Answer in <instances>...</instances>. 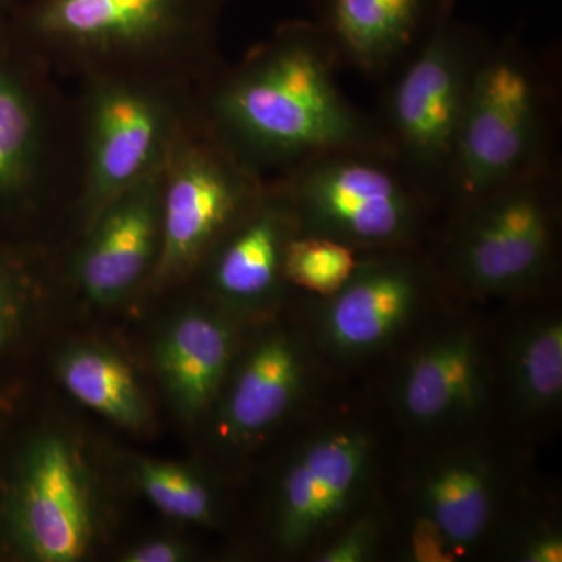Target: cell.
Returning a JSON list of instances; mask_svg holds the SVG:
<instances>
[{
    "mask_svg": "<svg viewBox=\"0 0 562 562\" xmlns=\"http://www.w3.org/2000/svg\"><path fill=\"white\" fill-rule=\"evenodd\" d=\"M541 454L494 427L398 441L386 480L392 505L430 520L458 562H497L503 542L557 486Z\"/></svg>",
    "mask_w": 562,
    "mask_h": 562,
    "instance_id": "cell-3",
    "label": "cell"
},
{
    "mask_svg": "<svg viewBox=\"0 0 562 562\" xmlns=\"http://www.w3.org/2000/svg\"><path fill=\"white\" fill-rule=\"evenodd\" d=\"M187 0H47L44 32L88 44H128L151 38L172 24Z\"/></svg>",
    "mask_w": 562,
    "mask_h": 562,
    "instance_id": "cell-19",
    "label": "cell"
},
{
    "mask_svg": "<svg viewBox=\"0 0 562 562\" xmlns=\"http://www.w3.org/2000/svg\"><path fill=\"white\" fill-rule=\"evenodd\" d=\"M361 254L335 239L297 233L284 250V277L299 295L330 297L350 279Z\"/></svg>",
    "mask_w": 562,
    "mask_h": 562,
    "instance_id": "cell-22",
    "label": "cell"
},
{
    "mask_svg": "<svg viewBox=\"0 0 562 562\" xmlns=\"http://www.w3.org/2000/svg\"><path fill=\"white\" fill-rule=\"evenodd\" d=\"M33 135L32 111L13 85L0 80V184L21 168Z\"/></svg>",
    "mask_w": 562,
    "mask_h": 562,
    "instance_id": "cell-25",
    "label": "cell"
},
{
    "mask_svg": "<svg viewBox=\"0 0 562 562\" xmlns=\"http://www.w3.org/2000/svg\"><path fill=\"white\" fill-rule=\"evenodd\" d=\"M13 541L41 562L79 561L90 550L95 516L79 454L46 436L21 461L5 506Z\"/></svg>",
    "mask_w": 562,
    "mask_h": 562,
    "instance_id": "cell-12",
    "label": "cell"
},
{
    "mask_svg": "<svg viewBox=\"0 0 562 562\" xmlns=\"http://www.w3.org/2000/svg\"><path fill=\"white\" fill-rule=\"evenodd\" d=\"M425 250L460 301L501 306L560 290L561 158L443 210Z\"/></svg>",
    "mask_w": 562,
    "mask_h": 562,
    "instance_id": "cell-4",
    "label": "cell"
},
{
    "mask_svg": "<svg viewBox=\"0 0 562 562\" xmlns=\"http://www.w3.org/2000/svg\"><path fill=\"white\" fill-rule=\"evenodd\" d=\"M495 308V428L541 454L562 428V288Z\"/></svg>",
    "mask_w": 562,
    "mask_h": 562,
    "instance_id": "cell-11",
    "label": "cell"
},
{
    "mask_svg": "<svg viewBox=\"0 0 562 562\" xmlns=\"http://www.w3.org/2000/svg\"><path fill=\"white\" fill-rule=\"evenodd\" d=\"M341 60L314 21L283 25L214 99V117L241 160L290 169L325 151L386 147L375 116L339 85Z\"/></svg>",
    "mask_w": 562,
    "mask_h": 562,
    "instance_id": "cell-1",
    "label": "cell"
},
{
    "mask_svg": "<svg viewBox=\"0 0 562 562\" xmlns=\"http://www.w3.org/2000/svg\"><path fill=\"white\" fill-rule=\"evenodd\" d=\"M113 203L80 262L81 284L98 302L116 301L132 290L150 260L157 231L149 183L138 181Z\"/></svg>",
    "mask_w": 562,
    "mask_h": 562,
    "instance_id": "cell-18",
    "label": "cell"
},
{
    "mask_svg": "<svg viewBox=\"0 0 562 562\" xmlns=\"http://www.w3.org/2000/svg\"><path fill=\"white\" fill-rule=\"evenodd\" d=\"M490 38L454 11L386 80L373 114L397 160L441 202L446 198L473 72Z\"/></svg>",
    "mask_w": 562,
    "mask_h": 562,
    "instance_id": "cell-10",
    "label": "cell"
},
{
    "mask_svg": "<svg viewBox=\"0 0 562 562\" xmlns=\"http://www.w3.org/2000/svg\"><path fill=\"white\" fill-rule=\"evenodd\" d=\"M497 562H562L560 492L530 509L503 542Z\"/></svg>",
    "mask_w": 562,
    "mask_h": 562,
    "instance_id": "cell-24",
    "label": "cell"
},
{
    "mask_svg": "<svg viewBox=\"0 0 562 562\" xmlns=\"http://www.w3.org/2000/svg\"><path fill=\"white\" fill-rule=\"evenodd\" d=\"M66 391L121 427L138 430L147 422L146 397L132 369L116 355L99 347L68 351L58 366Z\"/></svg>",
    "mask_w": 562,
    "mask_h": 562,
    "instance_id": "cell-20",
    "label": "cell"
},
{
    "mask_svg": "<svg viewBox=\"0 0 562 562\" xmlns=\"http://www.w3.org/2000/svg\"><path fill=\"white\" fill-rule=\"evenodd\" d=\"M397 447L379 398L364 382H344L276 447L266 532L288 561L308 562L350 517L386 490Z\"/></svg>",
    "mask_w": 562,
    "mask_h": 562,
    "instance_id": "cell-2",
    "label": "cell"
},
{
    "mask_svg": "<svg viewBox=\"0 0 562 562\" xmlns=\"http://www.w3.org/2000/svg\"><path fill=\"white\" fill-rule=\"evenodd\" d=\"M394 513L386 490L330 536L308 562H391Z\"/></svg>",
    "mask_w": 562,
    "mask_h": 562,
    "instance_id": "cell-23",
    "label": "cell"
},
{
    "mask_svg": "<svg viewBox=\"0 0 562 562\" xmlns=\"http://www.w3.org/2000/svg\"><path fill=\"white\" fill-rule=\"evenodd\" d=\"M560 70L517 35L484 47L442 211L560 160Z\"/></svg>",
    "mask_w": 562,
    "mask_h": 562,
    "instance_id": "cell-5",
    "label": "cell"
},
{
    "mask_svg": "<svg viewBox=\"0 0 562 562\" xmlns=\"http://www.w3.org/2000/svg\"><path fill=\"white\" fill-rule=\"evenodd\" d=\"M342 68L386 80L454 11V0H312Z\"/></svg>",
    "mask_w": 562,
    "mask_h": 562,
    "instance_id": "cell-15",
    "label": "cell"
},
{
    "mask_svg": "<svg viewBox=\"0 0 562 562\" xmlns=\"http://www.w3.org/2000/svg\"><path fill=\"white\" fill-rule=\"evenodd\" d=\"M187 550L179 542L171 539H151L149 542L139 543L135 549L125 554L127 562H177L183 561Z\"/></svg>",
    "mask_w": 562,
    "mask_h": 562,
    "instance_id": "cell-26",
    "label": "cell"
},
{
    "mask_svg": "<svg viewBox=\"0 0 562 562\" xmlns=\"http://www.w3.org/2000/svg\"><path fill=\"white\" fill-rule=\"evenodd\" d=\"M299 233L360 251L425 249L441 202L386 147L325 151L288 171L280 184Z\"/></svg>",
    "mask_w": 562,
    "mask_h": 562,
    "instance_id": "cell-7",
    "label": "cell"
},
{
    "mask_svg": "<svg viewBox=\"0 0 562 562\" xmlns=\"http://www.w3.org/2000/svg\"><path fill=\"white\" fill-rule=\"evenodd\" d=\"M138 482L155 508L181 522L213 525L220 519V495L191 469L171 462L143 461Z\"/></svg>",
    "mask_w": 562,
    "mask_h": 562,
    "instance_id": "cell-21",
    "label": "cell"
},
{
    "mask_svg": "<svg viewBox=\"0 0 562 562\" xmlns=\"http://www.w3.org/2000/svg\"><path fill=\"white\" fill-rule=\"evenodd\" d=\"M21 317V303L13 284L0 276V347L16 331Z\"/></svg>",
    "mask_w": 562,
    "mask_h": 562,
    "instance_id": "cell-27",
    "label": "cell"
},
{
    "mask_svg": "<svg viewBox=\"0 0 562 562\" xmlns=\"http://www.w3.org/2000/svg\"><path fill=\"white\" fill-rule=\"evenodd\" d=\"M265 192L228 149L194 151L169 183L158 273L171 276L213 251Z\"/></svg>",
    "mask_w": 562,
    "mask_h": 562,
    "instance_id": "cell-13",
    "label": "cell"
},
{
    "mask_svg": "<svg viewBox=\"0 0 562 562\" xmlns=\"http://www.w3.org/2000/svg\"><path fill=\"white\" fill-rule=\"evenodd\" d=\"M425 249L362 251L330 297L299 295L314 344L336 375L369 382L453 301Z\"/></svg>",
    "mask_w": 562,
    "mask_h": 562,
    "instance_id": "cell-9",
    "label": "cell"
},
{
    "mask_svg": "<svg viewBox=\"0 0 562 562\" xmlns=\"http://www.w3.org/2000/svg\"><path fill=\"white\" fill-rule=\"evenodd\" d=\"M368 383L398 441L495 428V308L453 299Z\"/></svg>",
    "mask_w": 562,
    "mask_h": 562,
    "instance_id": "cell-6",
    "label": "cell"
},
{
    "mask_svg": "<svg viewBox=\"0 0 562 562\" xmlns=\"http://www.w3.org/2000/svg\"><path fill=\"white\" fill-rule=\"evenodd\" d=\"M249 322L216 302L181 314L162 336L158 369L184 416H210Z\"/></svg>",
    "mask_w": 562,
    "mask_h": 562,
    "instance_id": "cell-16",
    "label": "cell"
},
{
    "mask_svg": "<svg viewBox=\"0 0 562 562\" xmlns=\"http://www.w3.org/2000/svg\"><path fill=\"white\" fill-rule=\"evenodd\" d=\"M344 382L314 344L297 301L250 321L213 409L211 435L232 462L273 450Z\"/></svg>",
    "mask_w": 562,
    "mask_h": 562,
    "instance_id": "cell-8",
    "label": "cell"
},
{
    "mask_svg": "<svg viewBox=\"0 0 562 562\" xmlns=\"http://www.w3.org/2000/svg\"><path fill=\"white\" fill-rule=\"evenodd\" d=\"M160 135V114L138 92L111 90L99 99L92 133L91 201L106 206L138 183Z\"/></svg>",
    "mask_w": 562,
    "mask_h": 562,
    "instance_id": "cell-17",
    "label": "cell"
},
{
    "mask_svg": "<svg viewBox=\"0 0 562 562\" xmlns=\"http://www.w3.org/2000/svg\"><path fill=\"white\" fill-rule=\"evenodd\" d=\"M297 233L283 188L265 190L213 249L210 279L216 302L244 321H255L297 301L283 268L284 250Z\"/></svg>",
    "mask_w": 562,
    "mask_h": 562,
    "instance_id": "cell-14",
    "label": "cell"
}]
</instances>
